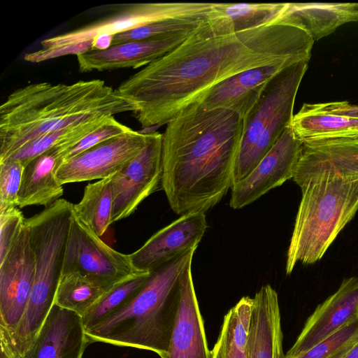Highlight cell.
<instances>
[{
    "label": "cell",
    "instance_id": "cell-23",
    "mask_svg": "<svg viewBox=\"0 0 358 358\" xmlns=\"http://www.w3.org/2000/svg\"><path fill=\"white\" fill-rule=\"evenodd\" d=\"M282 17L315 41L345 23L358 21V3H287Z\"/></svg>",
    "mask_w": 358,
    "mask_h": 358
},
{
    "label": "cell",
    "instance_id": "cell-27",
    "mask_svg": "<svg viewBox=\"0 0 358 358\" xmlns=\"http://www.w3.org/2000/svg\"><path fill=\"white\" fill-rule=\"evenodd\" d=\"M111 176L88 184L80 202L73 205L75 214L99 237L113 223Z\"/></svg>",
    "mask_w": 358,
    "mask_h": 358
},
{
    "label": "cell",
    "instance_id": "cell-36",
    "mask_svg": "<svg viewBox=\"0 0 358 358\" xmlns=\"http://www.w3.org/2000/svg\"><path fill=\"white\" fill-rule=\"evenodd\" d=\"M92 40L87 41L73 45L58 47L49 49H41L37 51L27 53L24 56V59L29 62H41L55 57L74 54L85 52L92 49Z\"/></svg>",
    "mask_w": 358,
    "mask_h": 358
},
{
    "label": "cell",
    "instance_id": "cell-7",
    "mask_svg": "<svg viewBox=\"0 0 358 358\" xmlns=\"http://www.w3.org/2000/svg\"><path fill=\"white\" fill-rule=\"evenodd\" d=\"M308 62L291 65L276 74L244 117L232 186L245 178L291 125L298 89Z\"/></svg>",
    "mask_w": 358,
    "mask_h": 358
},
{
    "label": "cell",
    "instance_id": "cell-26",
    "mask_svg": "<svg viewBox=\"0 0 358 358\" xmlns=\"http://www.w3.org/2000/svg\"><path fill=\"white\" fill-rule=\"evenodd\" d=\"M108 289L99 280L76 272L62 274L54 304L83 317Z\"/></svg>",
    "mask_w": 358,
    "mask_h": 358
},
{
    "label": "cell",
    "instance_id": "cell-8",
    "mask_svg": "<svg viewBox=\"0 0 358 358\" xmlns=\"http://www.w3.org/2000/svg\"><path fill=\"white\" fill-rule=\"evenodd\" d=\"M71 272L94 278L109 290L122 280L141 273L133 266L129 255L106 245L73 211L62 274Z\"/></svg>",
    "mask_w": 358,
    "mask_h": 358
},
{
    "label": "cell",
    "instance_id": "cell-39",
    "mask_svg": "<svg viewBox=\"0 0 358 358\" xmlns=\"http://www.w3.org/2000/svg\"><path fill=\"white\" fill-rule=\"evenodd\" d=\"M341 358H358V341L354 344Z\"/></svg>",
    "mask_w": 358,
    "mask_h": 358
},
{
    "label": "cell",
    "instance_id": "cell-37",
    "mask_svg": "<svg viewBox=\"0 0 358 358\" xmlns=\"http://www.w3.org/2000/svg\"><path fill=\"white\" fill-rule=\"evenodd\" d=\"M319 109L339 115L358 117V105L351 104L348 101H334L314 103Z\"/></svg>",
    "mask_w": 358,
    "mask_h": 358
},
{
    "label": "cell",
    "instance_id": "cell-19",
    "mask_svg": "<svg viewBox=\"0 0 358 358\" xmlns=\"http://www.w3.org/2000/svg\"><path fill=\"white\" fill-rule=\"evenodd\" d=\"M192 262L181 277L179 308L166 358H210L193 282Z\"/></svg>",
    "mask_w": 358,
    "mask_h": 358
},
{
    "label": "cell",
    "instance_id": "cell-32",
    "mask_svg": "<svg viewBox=\"0 0 358 358\" xmlns=\"http://www.w3.org/2000/svg\"><path fill=\"white\" fill-rule=\"evenodd\" d=\"M131 130L132 129L119 122L113 116H110L103 125L83 137L73 146L62 150H57L56 148H52L57 153L58 159L57 166L62 162L72 159L105 141L127 133Z\"/></svg>",
    "mask_w": 358,
    "mask_h": 358
},
{
    "label": "cell",
    "instance_id": "cell-40",
    "mask_svg": "<svg viewBox=\"0 0 358 358\" xmlns=\"http://www.w3.org/2000/svg\"><path fill=\"white\" fill-rule=\"evenodd\" d=\"M357 343V342H356ZM356 343L351 344L348 346H346L345 348H343L329 358H341L354 344Z\"/></svg>",
    "mask_w": 358,
    "mask_h": 358
},
{
    "label": "cell",
    "instance_id": "cell-6",
    "mask_svg": "<svg viewBox=\"0 0 358 358\" xmlns=\"http://www.w3.org/2000/svg\"><path fill=\"white\" fill-rule=\"evenodd\" d=\"M73 204L59 199L39 213L25 218L35 258V280L17 326L20 336L34 339L55 303L62 274Z\"/></svg>",
    "mask_w": 358,
    "mask_h": 358
},
{
    "label": "cell",
    "instance_id": "cell-12",
    "mask_svg": "<svg viewBox=\"0 0 358 358\" xmlns=\"http://www.w3.org/2000/svg\"><path fill=\"white\" fill-rule=\"evenodd\" d=\"M148 136V132L132 129L105 141L62 162L55 170L56 178L63 185L108 178L140 152Z\"/></svg>",
    "mask_w": 358,
    "mask_h": 358
},
{
    "label": "cell",
    "instance_id": "cell-10",
    "mask_svg": "<svg viewBox=\"0 0 358 358\" xmlns=\"http://www.w3.org/2000/svg\"><path fill=\"white\" fill-rule=\"evenodd\" d=\"M214 3L174 2L139 3L129 4L110 17L73 31L43 40V49L73 45L92 40L100 34L129 31L163 19L185 15L209 13Z\"/></svg>",
    "mask_w": 358,
    "mask_h": 358
},
{
    "label": "cell",
    "instance_id": "cell-5",
    "mask_svg": "<svg viewBox=\"0 0 358 358\" xmlns=\"http://www.w3.org/2000/svg\"><path fill=\"white\" fill-rule=\"evenodd\" d=\"M196 248L150 272L143 287L127 304L85 330L89 343L147 350L166 358L179 308L181 277Z\"/></svg>",
    "mask_w": 358,
    "mask_h": 358
},
{
    "label": "cell",
    "instance_id": "cell-35",
    "mask_svg": "<svg viewBox=\"0 0 358 358\" xmlns=\"http://www.w3.org/2000/svg\"><path fill=\"white\" fill-rule=\"evenodd\" d=\"M25 218L17 208L0 212V262H1L20 234Z\"/></svg>",
    "mask_w": 358,
    "mask_h": 358
},
{
    "label": "cell",
    "instance_id": "cell-20",
    "mask_svg": "<svg viewBox=\"0 0 358 358\" xmlns=\"http://www.w3.org/2000/svg\"><path fill=\"white\" fill-rule=\"evenodd\" d=\"M248 339V358H284L281 315L276 291L262 286L253 298Z\"/></svg>",
    "mask_w": 358,
    "mask_h": 358
},
{
    "label": "cell",
    "instance_id": "cell-31",
    "mask_svg": "<svg viewBox=\"0 0 358 358\" xmlns=\"http://www.w3.org/2000/svg\"><path fill=\"white\" fill-rule=\"evenodd\" d=\"M150 274L147 272L136 273L108 291L82 317L85 330L94 327L127 304L143 287Z\"/></svg>",
    "mask_w": 358,
    "mask_h": 358
},
{
    "label": "cell",
    "instance_id": "cell-4",
    "mask_svg": "<svg viewBox=\"0 0 358 358\" xmlns=\"http://www.w3.org/2000/svg\"><path fill=\"white\" fill-rule=\"evenodd\" d=\"M301 199L287 253L285 271L322 259L358 210V180L333 167L299 157L292 178Z\"/></svg>",
    "mask_w": 358,
    "mask_h": 358
},
{
    "label": "cell",
    "instance_id": "cell-15",
    "mask_svg": "<svg viewBox=\"0 0 358 358\" xmlns=\"http://www.w3.org/2000/svg\"><path fill=\"white\" fill-rule=\"evenodd\" d=\"M206 228L205 213L182 215L129 255L131 262L138 271L150 273L186 250L197 248Z\"/></svg>",
    "mask_w": 358,
    "mask_h": 358
},
{
    "label": "cell",
    "instance_id": "cell-14",
    "mask_svg": "<svg viewBox=\"0 0 358 358\" xmlns=\"http://www.w3.org/2000/svg\"><path fill=\"white\" fill-rule=\"evenodd\" d=\"M358 319V278H345L338 289L319 304L284 358H294Z\"/></svg>",
    "mask_w": 358,
    "mask_h": 358
},
{
    "label": "cell",
    "instance_id": "cell-34",
    "mask_svg": "<svg viewBox=\"0 0 358 358\" xmlns=\"http://www.w3.org/2000/svg\"><path fill=\"white\" fill-rule=\"evenodd\" d=\"M24 166L17 159L0 162V212L18 206Z\"/></svg>",
    "mask_w": 358,
    "mask_h": 358
},
{
    "label": "cell",
    "instance_id": "cell-16",
    "mask_svg": "<svg viewBox=\"0 0 358 358\" xmlns=\"http://www.w3.org/2000/svg\"><path fill=\"white\" fill-rule=\"evenodd\" d=\"M296 63L284 61L246 70L220 82L193 104L205 110L229 109L244 118L267 83L282 70Z\"/></svg>",
    "mask_w": 358,
    "mask_h": 358
},
{
    "label": "cell",
    "instance_id": "cell-24",
    "mask_svg": "<svg viewBox=\"0 0 358 358\" xmlns=\"http://www.w3.org/2000/svg\"><path fill=\"white\" fill-rule=\"evenodd\" d=\"M57 164V153L51 148L24 166L17 197L20 208L48 207L59 199L64 189L55 176Z\"/></svg>",
    "mask_w": 358,
    "mask_h": 358
},
{
    "label": "cell",
    "instance_id": "cell-28",
    "mask_svg": "<svg viewBox=\"0 0 358 358\" xmlns=\"http://www.w3.org/2000/svg\"><path fill=\"white\" fill-rule=\"evenodd\" d=\"M109 117L94 119L48 133L27 145L8 159L19 160L24 166L52 148L58 150L69 148L103 125Z\"/></svg>",
    "mask_w": 358,
    "mask_h": 358
},
{
    "label": "cell",
    "instance_id": "cell-2",
    "mask_svg": "<svg viewBox=\"0 0 358 358\" xmlns=\"http://www.w3.org/2000/svg\"><path fill=\"white\" fill-rule=\"evenodd\" d=\"M243 125L233 110L197 104L166 124L162 187L176 214L206 213L231 188Z\"/></svg>",
    "mask_w": 358,
    "mask_h": 358
},
{
    "label": "cell",
    "instance_id": "cell-41",
    "mask_svg": "<svg viewBox=\"0 0 358 358\" xmlns=\"http://www.w3.org/2000/svg\"><path fill=\"white\" fill-rule=\"evenodd\" d=\"M1 358H3V357H1Z\"/></svg>",
    "mask_w": 358,
    "mask_h": 358
},
{
    "label": "cell",
    "instance_id": "cell-3",
    "mask_svg": "<svg viewBox=\"0 0 358 358\" xmlns=\"http://www.w3.org/2000/svg\"><path fill=\"white\" fill-rule=\"evenodd\" d=\"M134 110L117 90L99 79L26 85L0 106V162L48 133Z\"/></svg>",
    "mask_w": 358,
    "mask_h": 358
},
{
    "label": "cell",
    "instance_id": "cell-13",
    "mask_svg": "<svg viewBox=\"0 0 358 358\" xmlns=\"http://www.w3.org/2000/svg\"><path fill=\"white\" fill-rule=\"evenodd\" d=\"M302 144L291 125L287 127L253 171L231 187L230 206L234 209L245 207L293 178Z\"/></svg>",
    "mask_w": 358,
    "mask_h": 358
},
{
    "label": "cell",
    "instance_id": "cell-21",
    "mask_svg": "<svg viewBox=\"0 0 358 358\" xmlns=\"http://www.w3.org/2000/svg\"><path fill=\"white\" fill-rule=\"evenodd\" d=\"M287 3H215L207 20L196 28L206 37L229 35L256 28L278 17Z\"/></svg>",
    "mask_w": 358,
    "mask_h": 358
},
{
    "label": "cell",
    "instance_id": "cell-29",
    "mask_svg": "<svg viewBox=\"0 0 358 358\" xmlns=\"http://www.w3.org/2000/svg\"><path fill=\"white\" fill-rule=\"evenodd\" d=\"M211 10L208 13L171 17L117 34L114 35L112 45L132 41L189 36L208 18Z\"/></svg>",
    "mask_w": 358,
    "mask_h": 358
},
{
    "label": "cell",
    "instance_id": "cell-18",
    "mask_svg": "<svg viewBox=\"0 0 358 358\" xmlns=\"http://www.w3.org/2000/svg\"><path fill=\"white\" fill-rule=\"evenodd\" d=\"M190 36V35H189ZM189 36L132 41L76 55L80 72L145 67L180 45Z\"/></svg>",
    "mask_w": 358,
    "mask_h": 358
},
{
    "label": "cell",
    "instance_id": "cell-17",
    "mask_svg": "<svg viewBox=\"0 0 358 358\" xmlns=\"http://www.w3.org/2000/svg\"><path fill=\"white\" fill-rule=\"evenodd\" d=\"M88 344L82 317L54 304L21 358H82Z\"/></svg>",
    "mask_w": 358,
    "mask_h": 358
},
{
    "label": "cell",
    "instance_id": "cell-30",
    "mask_svg": "<svg viewBox=\"0 0 358 358\" xmlns=\"http://www.w3.org/2000/svg\"><path fill=\"white\" fill-rule=\"evenodd\" d=\"M301 156L329 165L348 180H358V141L303 144Z\"/></svg>",
    "mask_w": 358,
    "mask_h": 358
},
{
    "label": "cell",
    "instance_id": "cell-25",
    "mask_svg": "<svg viewBox=\"0 0 358 358\" xmlns=\"http://www.w3.org/2000/svg\"><path fill=\"white\" fill-rule=\"evenodd\" d=\"M253 298L244 296L224 315L210 358H248V339Z\"/></svg>",
    "mask_w": 358,
    "mask_h": 358
},
{
    "label": "cell",
    "instance_id": "cell-22",
    "mask_svg": "<svg viewBox=\"0 0 358 358\" xmlns=\"http://www.w3.org/2000/svg\"><path fill=\"white\" fill-rule=\"evenodd\" d=\"M291 127L303 144L358 141V117L339 115L304 103Z\"/></svg>",
    "mask_w": 358,
    "mask_h": 358
},
{
    "label": "cell",
    "instance_id": "cell-1",
    "mask_svg": "<svg viewBox=\"0 0 358 358\" xmlns=\"http://www.w3.org/2000/svg\"><path fill=\"white\" fill-rule=\"evenodd\" d=\"M281 15L260 27L206 37L196 29L180 45L123 81L118 92L141 127L167 124L220 82L284 61L308 62L314 44Z\"/></svg>",
    "mask_w": 358,
    "mask_h": 358
},
{
    "label": "cell",
    "instance_id": "cell-11",
    "mask_svg": "<svg viewBox=\"0 0 358 358\" xmlns=\"http://www.w3.org/2000/svg\"><path fill=\"white\" fill-rule=\"evenodd\" d=\"M162 173V134L148 132L140 152L111 176L113 223L131 215L157 190Z\"/></svg>",
    "mask_w": 358,
    "mask_h": 358
},
{
    "label": "cell",
    "instance_id": "cell-38",
    "mask_svg": "<svg viewBox=\"0 0 358 358\" xmlns=\"http://www.w3.org/2000/svg\"><path fill=\"white\" fill-rule=\"evenodd\" d=\"M113 35L100 34L92 39V47L91 50H103L112 46Z\"/></svg>",
    "mask_w": 358,
    "mask_h": 358
},
{
    "label": "cell",
    "instance_id": "cell-33",
    "mask_svg": "<svg viewBox=\"0 0 358 358\" xmlns=\"http://www.w3.org/2000/svg\"><path fill=\"white\" fill-rule=\"evenodd\" d=\"M358 341V319L344 326L306 352L294 358H329Z\"/></svg>",
    "mask_w": 358,
    "mask_h": 358
},
{
    "label": "cell",
    "instance_id": "cell-9",
    "mask_svg": "<svg viewBox=\"0 0 358 358\" xmlns=\"http://www.w3.org/2000/svg\"><path fill=\"white\" fill-rule=\"evenodd\" d=\"M35 280V258L29 229L24 224L18 238L0 262V341L15 331L29 300Z\"/></svg>",
    "mask_w": 358,
    "mask_h": 358
}]
</instances>
